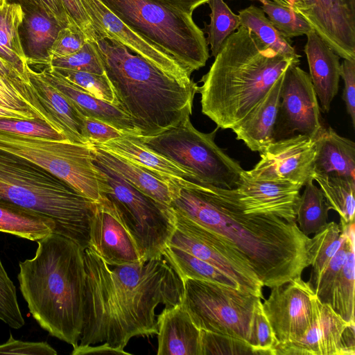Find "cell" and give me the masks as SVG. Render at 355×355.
<instances>
[{"instance_id":"24","label":"cell","mask_w":355,"mask_h":355,"mask_svg":"<svg viewBox=\"0 0 355 355\" xmlns=\"http://www.w3.org/2000/svg\"><path fill=\"white\" fill-rule=\"evenodd\" d=\"M157 355H201L200 330L179 304L158 315Z\"/></svg>"},{"instance_id":"25","label":"cell","mask_w":355,"mask_h":355,"mask_svg":"<svg viewBox=\"0 0 355 355\" xmlns=\"http://www.w3.org/2000/svg\"><path fill=\"white\" fill-rule=\"evenodd\" d=\"M27 72L40 101L67 138L72 142L88 143L82 135L83 115L41 71H35L28 65Z\"/></svg>"},{"instance_id":"54","label":"cell","mask_w":355,"mask_h":355,"mask_svg":"<svg viewBox=\"0 0 355 355\" xmlns=\"http://www.w3.org/2000/svg\"><path fill=\"white\" fill-rule=\"evenodd\" d=\"M170 8L192 15L198 6L206 3L209 0H155Z\"/></svg>"},{"instance_id":"9","label":"cell","mask_w":355,"mask_h":355,"mask_svg":"<svg viewBox=\"0 0 355 355\" xmlns=\"http://www.w3.org/2000/svg\"><path fill=\"white\" fill-rule=\"evenodd\" d=\"M0 149L37 164L96 202L103 196L105 177L94 163L90 143L0 131Z\"/></svg>"},{"instance_id":"12","label":"cell","mask_w":355,"mask_h":355,"mask_svg":"<svg viewBox=\"0 0 355 355\" xmlns=\"http://www.w3.org/2000/svg\"><path fill=\"white\" fill-rule=\"evenodd\" d=\"M173 212L175 230L168 245L181 249L209 263L234 279L242 291L264 300L263 284L249 264L236 252L213 233Z\"/></svg>"},{"instance_id":"39","label":"cell","mask_w":355,"mask_h":355,"mask_svg":"<svg viewBox=\"0 0 355 355\" xmlns=\"http://www.w3.org/2000/svg\"><path fill=\"white\" fill-rule=\"evenodd\" d=\"M211 9L210 23H205L207 33V44L210 45L211 56L220 51L226 39L241 26L238 15L234 13L223 0H209Z\"/></svg>"},{"instance_id":"47","label":"cell","mask_w":355,"mask_h":355,"mask_svg":"<svg viewBox=\"0 0 355 355\" xmlns=\"http://www.w3.org/2000/svg\"><path fill=\"white\" fill-rule=\"evenodd\" d=\"M277 343L272 329L263 313L262 302H260L254 312L252 346L261 355H274V347Z\"/></svg>"},{"instance_id":"29","label":"cell","mask_w":355,"mask_h":355,"mask_svg":"<svg viewBox=\"0 0 355 355\" xmlns=\"http://www.w3.org/2000/svg\"><path fill=\"white\" fill-rule=\"evenodd\" d=\"M90 144L93 148L95 159L115 171L144 194L169 207L171 196L166 181L139 165Z\"/></svg>"},{"instance_id":"44","label":"cell","mask_w":355,"mask_h":355,"mask_svg":"<svg viewBox=\"0 0 355 355\" xmlns=\"http://www.w3.org/2000/svg\"><path fill=\"white\" fill-rule=\"evenodd\" d=\"M0 320L13 329L24 324L19 306L16 287L8 275L0 259Z\"/></svg>"},{"instance_id":"58","label":"cell","mask_w":355,"mask_h":355,"mask_svg":"<svg viewBox=\"0 0 355 355\" xmlns=\"http://www.w3.org/2000/svg\"><path fill=\"white\" fill-rule=\"evenodd\" d=\"M6 1V0H0V6H1Z\"/></svg>"},{"instance_id":"16","label":"cell","mask_w":355,"mask_h":355,"mask_svg":"<svg viewBox=\"0 0 355 355\" xmlns=\"http://www.w3.org/2000/svg\"><path fill=\"white\" fill-rule=\"evenodd\" d=\"M87 12L96 40L116 42L145 59L164 73L185 83L191 75L171 54L131 30L99 0H82Z\"/></svg>"},{"instance_id":"1","label":"cell","mask_w":355,"mask_h":355,"mask_svg":"<svg viewBox=\"0 0 355 355\" xmlns=\"http://www.w3.org/2000/svg\"><path fill=\"white\" fill-rule=\"evenodd\" d=\"M175 213L217 236L252 268L263 286L272 288L301 277L311 265V239L296 221L245 214L236 188L166 178Z\"/></svg>"},{"instance_id":"41","label":"cell","mask_w":355,"mask_h":355,"mask_svg":"<svg viewBox=\"0 0 355 355\" xmlns=\"http://www.w3.org/2000/svg\"><path fill=\"white\" fill-rule=\"evenodd\" d=\"M261 8L273 26L286 38L306 35L313 28L306 19L292 8L272 0H261Z\"/></svg>"},{"instance_id":"35","label":"cell","mask_w":355,"mask_h":355,"mask_svg":"<svg viewBox=\"0 0 355 355\" xmlns=\"http://www.w3.org/2000/svg\"><path fill=\"white\" fill-rule=\"evenodd\" d=\"M354 243L347 250L345 263L323 301L348 323H354Z\"/></svg>"},{"instance_id":"20","label":"cell","mask_w":355,"mask_h":355,"mask_svg":"<svg viewBox=\"0 0 355 355\" xmlns=\"http://www.w3.org/2000/svg\"><path fill=\"white\" fill-rule=\"evenodd\" d=\"M246 214L276 216L296 221L301 188L289 183L256 180L243 171L236 188Z\"/></svg>"},{"instance_id":"59","label":"cell","mask_w":355,"mask_h":355,"mask_svg":"<svg viewBox=\"0 0 355 355\" xmlns=\"http://www.w3.org/2000/svg\"><path fill=\"white\" fill-rule=\"evenodd\" d=\"M249 1H260L261 0H249Z\"/></svg>"},{"instance_id":"32","label":"cell","mask_w":355,"mask_h":355,"mask_svg":"<svg viewBox=\"0 0 355 355\" xmlns=\"http://www.w3.org/2000/svg\"><path fill=\"white\" fill-rule=\"evenodd\" d=\"M238 16L241 26L249 29L266 47L300 64L301 56L292 46L291 39L273 26L262 8L251 5L241 10Z\"/></svg>"},{"instance_id":"55","label":"cell","mask_w":355,"mask_h":355,"mask_svg":"<svg viewBox=\"0 0 355 355\" xmlns=\"http://www.w3.org/2000/svg\"><path fill=\"white\" fill-rule=\"evenodd\" d=\"M0 119H39L34 113L8 108L1 105H0Z\"/></svg>"},{"instance_id":"26","label":"cell","mask_w":355,"mask_h":355,"mask_svg":"<svg viewBox=\"0 0 355 355\" xmlns=\"http://www.w3.org/2000/svg\"><path fill=\"white\" fill-rule=\"evenodd\" d=\"M90 144L139 165L164 180L173 178L193 181L191 173L146 147L137 135H126L105 144Z\"/></svg>"},{"instance_id":"10","label":"cell","mask_w":355,"mask_h":355,"mask_svg":"<svg viewBox=\"0 0 355 355\" xmlns=\"http://www.w3.org/2000/svg\"><path fill=\"white\" fill-rule=\"evenodd\" d=\"M182 281L181 304L200 330L233 336L252 346L254 312L261 302L259 297L211 282L191 278Z\"/></svg>"},{"instance_id":"11","label":"cell","mask_w":355,"mask_h":355,"mask_svg":"<svg viewBox=\"0 0 355 355\" xmlns=\"http://www.w3.org/2000/svg\"><path fill=\"white\" fill-rule=\"evenodd\" d=\"M94 161L105 177L103 195L116 208L144 260L162 256L175 230L171 207L144 194L94 157Z\"/></svg>"},{"instance_id":"42","label":"cell","mask_w":355,"mask_h":355,"mask_svg":"<svg viewBox=\"0 0 355 355\" xmlns=\"http://www.w3.org/2000/svg\"><path fill=\"white\" fill-rule=\"evenodd\" d=\"M200 351L201 355H261L259 350L243 340L205 330H200Z\"/></svg>"},{"instance_id":"46","label":"cell","mask_w":355,"mask_h":355,"mask_svg":"<svg viewBox=\"0 0 355 355\" xmlns=\"http://www.w3.org/2000/svg\"><path fill=\"white\" fill-rule=\"evenodd\" d=\"M89 40L85 33L76 24H71L58 33L49 50L52 58L69 55L79 51Z\"/></svg>"},{"instance_id":"45","label":"cell","mask_w":355,"mask_h":355,"mask_svg":"<svg viewBox=\"0 0 355 355\" xmlns=\"http://www.w3.org/2000/svg\"><path fill=\"white\" fill-rule=\"evenodd\" d=\"M0 131L55 140L68 139L64 135L39 119H0Z\"/></svg>"},{"instance_id":"13","label":"cell","mask_w":355,"mask_h":355,"mask_svg":"<svg viewBox=\"0 0 355 355\" xmlns=\"http://www.w3.org/2000/svg\"><path fill=\"white\" fill-rule=\"evenodd\" d=\"M318 300L301 277L271 288L262 309L277 343L297 341L304 335L314 320Z\"/></svg>"},{"instance_id":"37","label":"cell","mask_w":355,"mask_h":355,"mask_svg":"<svg viewBox=\"0 0 355 355\" xmlns=\"http://www.w3.org/2000/svg\"><path fill=\"white\" fill-rule=\"evenodd\" d=\"M345 236V232L342 230L340 224L332 221L327 223L311 239L310 266H312V269L307 283L313 291L321 274L341 246Z\"/></svg>"},{"instance_id":"22","label":"cell","mask_w":355,"mask_h":355,"mask_svg":"<svg viewBox=\"0 0 355 355\" xmlns=\"http://www.w3.org/2000/svg\"><path fill=\"white\" fill-rule=\"evenodd\" d=\"M40 71L82 115L105 121L128 135L139 136V132L130 117L118 106L81 91L50 66H46Z\"/></svg>"},{"instance_id":"18","label":"cell","mask_w":355,"mask_h":355,"mask_svg":"<svg viewBox=\"0 0 355 355\" xmlns=\"http://www.w3.org/2000/svg\"><path fill=\"white\" fill-rule=\"evenodd\" d=\"M354 323L318 302L314 320L298 340L277 343L274 355H354Z\"/></svg>"},{"instance_id":"14","label":"cell","mask_w":355,"mask_h":355,"mask_svg":"<svg viewBox=\"0 0 355 355\" xmlns=\"http://www.w3.org/2000/svg\"><path fill=\"white\" fill-rule=\"evenodd\" d=\"M324 126L309 74L291 64L284 72L275 140L302 134L315 138Z\"/></svg>"},{"instance_id":"4","label":"cell","mask_w":355,"mask_h":355,"mask_svg":"<svg viewBox=\"0 0 355 355\" xmlns=\"http://www.w3.org/2000/svg\"><path fill=\"white\" fill-rule=\"evenodd\" d=\"M198 87L202 112L219 128L232 129L264 98L291 64L240 26L223 43Z\"/></svg>"},{"instance_id":"53","label":"cell","mask_w":355,"mask_h":355,"mask_svg":"<svg viewBox=\"0 0 355 355\" xmlns=\"http://www.w3.org/2000/svg\"><path fill=\"white\" fill-rule=\"evenodd\" d=\"M72 355H85V354H125L130 355V354L126 352L124 349L114 348L110 347L106 343H103L101 345H78L76 347L73 348L71 352Z\"/></svg>"},{"instance_id":"33","label":"cell","mask_w":355,"mask_h":355,"mask_svg":"<svg viewBox=\"0 0 355 355\" xmlns=\"http://www.w3.org/2000/svg\"><path fill=\"white\" fill-rule=\"evenodd\" d=\"M0 105L34 113L40 120L63 134L40 101L31 83L14 80L0 74Z\"/></svg>"},{"instance_id":"31","label":"cell","mask_w":355,"mask_h":355,"mask_svg":"<svg viewBox=\"0 0 355 355\" xmlns=\"http://www.w3.org/2000/svg\"><path fill=\"white\" fill-rule=\"evenodd\" d=\"M24 12L21 6L6 1L0 6V56L30 82L28 67L19 35Z\"/></svg>"},{"instance_id":"3","label":"cell","mask_w":355,"mask_h":355,"mask_svg":"<svg viewBox=\"0 0 355 355\" xmlns=\"http://www.w3.org/2000/svg\"><path fill=\"white\" fill-rule=\"evenodd\" d=\"M37 244L35 256L19 263L20 291L40 327L75 348L83 325L84 249L54 232Z\"/></svg>"},{"instance_id":"30","label":"cell","mask_w":355,"mask_h":355,"mask_svg":"<svg viewBox=\"0 0 355 355\" xmlns=\"http://www.w3.org/2000/svg\"><path fill=\"white\" fill-rule=\"evenodd\" d=\"M55 231L50 218L0 199V232L39 241Z\"/></svg>"},{"instance_id":"17","label":"cell","mask_w":355,"mask_h":355,"mask_svg":"<svg viewBox=\"0 0 355 355\" xmlns=\"http://www.w3.org/2000/svg\"><path fill=\"white\" fill-rule=\"evenodd\" d=\"M292 8L340 58L355 60V0H294Z\"/></svg>"},{"instance_id":"43","label":"cell","mask_w":355,"mask_h":355,"mask_svg":"<svg viewBox=\"0 0 355 355\" xmlns=\"http://www.w3.org/2000/svg\"><path fill=\"white\" fill-rule=\"evenodd\" d=\"M48 66L97 74L105 73L94 41L91 40H87L79 51L73 54L51 59Z\"/></svg>"},{"instance_id":"40","label":"cell","mask_w":355,"mask_h":355,"mask_svg":"<svg viewBox=\"0 0 355 355\" xmlns=\"http://www.w3.org/2000/svg\"><path fill=\"white\" fill-rule=\"evenodd\" d=\"M51 68L81 91L119 107V101L105 73L97 74L67 69Z\"/></svg>"},{"instance_id":"2","label":"cell","mask_w":355,"mask_h":355,"mask_svg":"<svg viewBox=\"0 0 355 355\" xmlns=\"http://www.w3.org/2000/svg\"><path fill=\"white\" fill-rule=\"evenodd\" d=\"M83 325L78 345L106 343L124 349L135 336L158 331L159 304L182 303L184 283L164 255L138 263L110 266L84 250Z\"/></svg>"},{"instance_id":"27","label":"cell","mask_w":355,"mask_h":355,"mask_svg":"<svg viewBox=\"0 0 355 355\" xmlns=\"http://www.w3.org/2000/svg\"><path fill=\"white\" fill-rule=\"evenodd\" d=\"M315 173L355 180V144L332 128L323 127L315 137Z\"/></svg>"},{"instance_id":"8","label":"cell","mask_w":355,"mask_h":355,"mask_svg":"<svg viewBox=\"0 0 355 355\" xmlns=\"http://www.w3.org/2000/svg\"><path fill=\"white\" fill-rule=\"evenodd\" d=\"M218 129L200 132L187 118L156 135L137 137L146 147L191 173L193 182L234 189L244 169L215 143Z\"/></svg>"},{"instance_id":"56","label":"cell","mask_w":355,"mask_h":355,"mask_svg":"<svg viewBox=\"0 0 355 355\" xmlns=\"http://www.w3.org/2000/svg\"><path fill=\"white\" fill-rule=\"evenodd\" d=\"M0 74L17 81H22L26 83L31 82L26 81L19 72L6 60L0 56Z\"/></svg>"},{"instance_id":"21","label":"cell","mask_w":355,"mask_h":355,"mask_svg":"<svg viewBox=\"0 0 355 355\" xmlns=\"http://www.w3.org/2000/svg\"><path fill=\"white\" fill-rule=\"evenodd\" d=\"M306 35L304 53L309 76L323 112H329L340 79V57L312 30Z\"/></svg>"},{"instance_id":"36","label":"cell","mask_w":355,"mask_h":355,"mask_svg":"<svg viewBox=\"0 0 355 355\" xmlns=\"http://www.w3.org/2000/svg\"><path fill=\"white\" fill-rule=\"evenodd\" d=\"M315 180L330 209L336 211L345 223L354 222L355 180L337 175L314 173Z\"/></svg>"},{"instance_id":"49","label":"cell","mask_w":355,"mask_h":355,"mask_svg":"<svg viewBox=\"0 0 355 355\" xmlns=\"http://www.w3.org/2000/svg\"><path fill=\"white\" fill-rule=\"evenodd\" d=\"M6 1L19 4L24 12L35 11L45 12L56 19L64 26L74 24L67 15L60 0H6Z\"/></svg>"},{"instance_id":"52","label":"cell","mask_w":355,"mask_h":355,"mask_svg":"<svg viewBox=\"0 0 355 355\" xmlns=\"http://www.w3.org/2000/svg\"><path fill=\"white\" fill-rule=\"evenodd\" d=\"M60 1L71 21L85 33L89 40L95 41L96 35L92 21L84 8L82 0Z\"/></svg>"},{"instance_id":"7","label":"cell","mask_w":355,"mask_h":355,"mask_svg":"<svg viewBox=\"0 0 355 355\" xmlns=\"http://www.w3.org/2000/svg\"><path fill=\"white\" fill-rule=\"evenodd\" d=\"M136 33L161 47L191 73L209 58L204 31L192 15L155 0H99Z\"/></svg>"},{"instance_id":"5","label":"cell","mask_w":355,"mask_h":355,"mask_svg":"<svg viewBox=\"0 0 355 355\" xmlns=\"http://www.w3.org/2000/svg\"><path fill=\"white\" fill-rule=\"evenodd\" d=\"M105 73L139 136L156 135L190 118L198 85L164 73L125 46L94 41Z\"/></svg>"},{"instance_id":"51","label":"cell","mask_w":355,"mask_h":355,"mask_svg":"<svg viewBox=\"0 0 355 355\" xmlns=\"http://www.w3.org/2000/svg\"><path fill=\"white\" fill-rule=\"evenodd\" d=\"M340 78L344 81L343 99L352 125L355 127V60H344L341 64Z\"/></svg>"},{"instance_id":"34","label":"cell","mask_w":355,"mask_h":355,"mask_svg":"<svg viewBox=\"0 0 355 355\" xmlns=\"http://www.w3.org/2000/svg\"><path fill=\"white\" fill-rule=\"evenodd\" d=\"M163 255L182 280L186 278L205 280L241 290L232 277L181 249L168 245Z\"/></svg>"},{"instance_id":"50","label":"cell","mask_w":355,"mask_h":355,"mask_svg":"<svg viewBox=\"0 0 355 355\" xmlns=\"http://www.w3.org/2000/svg\"><path fill=\"white\" fill-rule=\"evenodd\" d=\"M0 354L56 355L57 352L46 342H25L15 340L12 334L0 345Z\"/></svg>"},{"instance_id":"57","label":"cell","mask_w":355,"mask_h":355,"mask_svg":"<svg viewBox=\"0 0 355 355\" xmlns=\"http://www.w3.org/2000/svg\"><path fill=\"white\" fill-rule=\"evenodd\" d=\"M279 4L284 6L292 8V5L294 0H272Z\"/></svg>"},{"instance_id":"6","label":"cell","mask_w":355,"mask_h":355,"mask_svg":"<svg viewBox=\"0 0 355 355\" xmlns=\"http://www.w3.org/2000/svg\"><path fill=\"white\" fill-rule=\"evenodd\" d=\"M0 199L55 223L54 233L88 247L96 202L37 164L0 149Z\"/></svg>"},{"instance_id":"19","label":"cell","mask_w":355,"mask_h":355,"mask_svg":"<svg viewBox=\"0 0 355 355\" xmlns=\"http://www.w3.org/2000/svg\"><path fill=\"white\" fill-rule=\"evenodd\" d=\"M87 248L110 266L144 261L116 208L104 195L96 202L91 220Z\"/></svg>"},{"instance_id":"15","label":"cell","mask_w":355,"mask_h":355,"mask_svg":"<svg viewBox=\"0 0 355 355\" xmlns=\"http://www.w3.org/2000/svg\"><path fill=\"white\" fill-rule=\"evenodd\" d=\"M259 153L260 160L252 169L246 171L251 178L300 188L313 180L315 138L296 134L275 140Z\"/></svg>"},{"instance_id":"23","label":"cell","mask_w":355,"mask_h":355,"mask_svg":"<svg viewBox=\"0 0 355 355\" xmlns=\"http://www.w3.org/2000/svg\"><path fill=\"white\" fill-rule=\"evenodd\" d=\"M283 74L264 98L239 123L231 129L236 135V139L243 141L252 151L259 153L275 141Z\"/></svg>"},{"instance_id":"28","label":"cell","mask_w":355,"mask_h":355,"mask_svg":"<svg viewBox=\"0 0 355 355\" xmlns=\"http://www.w3.org/2000/svg\"><path fill=\"white\" fill-rule=\"evenodd\" d=\"M64 27L66 26L45 12H24L19 35L28 65H49V50Z\"/></svg>"},{"instance_id":"38","label":"cell","mask_w":355,"mask_h":355,"mask_svg":"<svg viewBox=\"0 0 355 355\" xmlns=\"http://www.w3.org/2000/svg\"><path fill=\"white\" fill-rule=\"evenodd\" d=\"M304 186L305 189L300 195L296 221L300 231L309 236L327 224L330 208L320 189L313 183V180L308 181Z\"/></svg>"},{"instance_id":"48","label":"cell","mask_w":355,"mask_h":355,"mask_svg":"<svg viewBox=\"0 0 355 355\" xmlns=\"http://www.w3.org/2000/svg\"><path fill=\"white\" fill-rule=\"evenodd\" d=\"M126 135L105 121L83 116L82 135L88 143L105 144Z\"/></svg>"}]
</instances>
